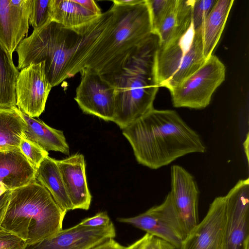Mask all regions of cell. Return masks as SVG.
<instances>
[{"label": "cell", "instance_id": "cell-26", "mask_svg": "<svg viewBox=\"0 0 249 249\" xmlns=\"http://www.w3.org/2000/svg\"><path fill=\"white\" fill-rule=\"evenodd\" d=\"M173 1V0H146L149 10L152 34L156 35Z\"/></svg>", "mask_w": 249, "mask_h": 249}, {"label": "cell", "instance_id": "cell-28", "mask_svg": "<svg viewBox=\"0 0 249 249\" xmlns=\"http://www.w3.org/2000/svg\"><path fill=\"white\" fill-rule=\"evenodd\" d=\"M125 249H176L168 242L146 233Z\"/></svg>", "mask_w": 249, "mask_h": 249}, {"label": "cell", "instance_id": "cell-11", "mask_svg": "<svg viewBox=\"0 0 249 249\" xmlns=\"http://www.w3.org/2000/svg\"><path fill=\"white\" fill-rule=\"evenodd\" d=\"M44 65V62L31 64L20 70L17 80V107L33 118L44 111L52 88L46 77Z\"/></svg>", "mask_w": 249, "mask_h": 249}, {"label": "cell", "instance_id": "cell-14", "mask_svg": "<svg viewBox=\"0 0 249 249\" xmlns=\"http://www.w3.org/2000/svg\"><path fill=\"white\" fill-rule=\"evenodd\" d=\"M171 180V190L169 193L188 234L199 222V189L194 177L180 165L172 166Z\"/></svg>", "mask_w": 249, "mask_h": 249}, {"label": "cell", "instance_id": "cell-31", "mask_svg": "<svg viewBox=\"0 0 249 249\" xmlns=\"http://www.w3.org/2000/svg\"><path fill=\"white\" fill-rule=\"evenodd\" d=\"M111 222L106 212H100L92 217L83 219L79 224L86 227L99 228L106 227Z\"/></svg>", "mask_w": 249, "mask_h": 249}, {"label": "cell", "instance_id": "cell-22", "mask_svg": "<svg viewBox=\"0 0 249 249\" xmlns=\"http://www.w3.org/2000/svg\"><path fill=\"white\" fill-rule=\"evenodd\" d=\"M36 178L49 191L62 210L66 213L72 210L56 160L47 156L36 169Z\"/></svg>", "mask_w": 249, "mask_h": 249}, {"label": "cell", "instance_id": "cell-17", "mask_svg": "<svg viewBox=\"0 0 249 249\" xmlns=\"http://www.w3.org/2000/svg\"><path fill=\"white\" fill-rule=\"evenodd\" d=\"M36 169L19 148L0 150V182L11 191L36 180Z\"/></svg>", "mask_w": 249, "mask_h": 249}, {"label": "cell", "instance_id": "cell-19", "mask_svg": "<svg viewBox=\"0 0 249 249\" xmlns=\"http://www.w3.org/2000/svg\"><path fill=\"white\" fill-rule=\"evenodd\" d=\"M194 0H173L156 35L159 48H163L180 35L192 22Z\"/></svg>", "mask_w": 249, "mask_h": 249}, {"label": "cell", "instance_id": "cell-24", "mask_svg": "<svg viewBox=\"0 0 249 249\" xmlns=\"http://www.w3.org/2000/svg\"><path fill=\"white\" fill-rule=\"evenodd\" d=\"M26 127V123L17 111V107H0V148H19Z\"/></svg>", "mask_w": 249, "mask_h": 249}, {"label": "cell", "instance_id": "cell-30", "mask_svg": "<svg viewBox=\"0 0 249 249\" xmlns=\"http://www.w3.org/2000/svg\"><path fill=\"white\" fill-rule=\"evenodd\" d=\"M25 245L20 237L0 227V249H23Z\"/></svg>", "mask_w": 249, "mask_h": 249}, {"label": "cell", "instance_id": "cell-5", "mask_svg": "<svg viewBox=\"0 0 249 249\" xmlns=\"http://www.w3.org/2000/svg\"><path fill=\"white\" fill-rule=\"evenodd\" d=\"M66 213L49 191L36 180L11 191L0 227L30 244L61 230Z\"/></svg>", "mask_w": 249, "mask_h": 249}, {"label": "cell", "instance_id": "cell-15", "mask_svg": "<svg viewBox=\"0 0 249 249\" xmlns=\"http://www.w3.org/2000/svg\"><path fill=\"white\" fill-rule=\"evenodd\" d=\"M33 0H0V43L12 56L29 30Z\"/></svg>", "mask_w": 249, "mask_h": 249}, {"label": "cell", "instance_id": "cell-7", "mask_svg": "<svg viewBox=\"0 0 249 249\" xmlns=\"http://www.w3.org/2000/svg\"><path fill=\"white\" fill-rule=\"evenodd\" d=\"M225 76L224 64L211 55L198 70L170 91L173 106L196 109L206 107Z\"/></svg>", "mask_w": 249, "mask_h": 249}, {"label": "cell", "instance_id": "cell-32", "mask_svg": "<svg viewBox=\"0 0 249 249\" xmlns=\"http://www.w3.org/2000/svg\"><path fill=\"white\" fill-rule=\"evenodd\" d=\"M74 1L86 9L98 16L102 14L100 8L93 0H74Z\"/></svg>", "mask_w": 249, "mask_h": 249}, {"label": "cell", "instance_id": "cell-8", "mask_svg": "<svg viewBox=\"0 0 249 249\" xmlns=\"http://www.w3.org/2000/svg\"><path fill=\"white\" fill-rule=\"evenodd\" d=\"M146 233L161 238L179 249L187 232L173 203L170 193L160 205L153 206L137 216L117 218Z\"/></svg>", "mask_w": 249, "mask_h": 249}, {"label": "cell", "instance_id": "cell-4", "mask_svg": "<svg viewBox=\"0 0 249 249\" xmlns=\"http://www.w3.org/2000/svg\"><path fill=\"white\" fill-rule=\"evenodd\" d=\"M158 49V37L151 34L112 83L115 89L112 122L122 130L154 108L160 88L157 72Z\"/></svg>", "mask_w": 249, "mask_h": 249}, {"label": "cell", "instance_id": "cell-36", "mask_svg": "<svg viewBox=\"0 0 249 249\" xmlns=\"http://www.w3.org/2000/svg\"><path fill=\"white\" fill-rule=\"evenodd\" d=\"M7 191L3 185L0 182V196Z\"/></svg>", "mask_w": 249, "mask_h": 249}, {"label": "cell", "instance_id": "cell-18", "mask_svg": "<svg viewBox=\"0 0 249 249\" xmlns=\"http://www.w3.org/2000/svg\"><path fill=\"white\" fill-rule=\"evenodd\" d=\"M233 2L234 0H216L202 24L196 29L201 36L206 60L220 39Z\"/></svg>", "mask_w": 249, "mask_h": 249}, {"label": "cell", "instance_id": "cell-9", "mask_svg": "<svg viewBox=\"0 0 249 249\" xmlns=\"http://www.w3.org/2000/svg\"><path fill=\"white\" fill-rule=\"evenodd\" d=\"M224 249H249V178L239 180L225 196Z\"/></svg>", "mask_w": 249, "mask_h": 249}, {"label": "cell", "instance_id": "cell-20", "mask_svg": "<svg viewBox=\"0 0 249 249\" xmlns=\"http://www.w3.org/2000/svg\"><path fill=\"white\" fill-rule=\"evenodd\" d=\"M17 111L26 123L24 136L26 138L47 152L54 151L69 155V146L62 131L49 126L39 119L29 116L18 107Z\"/></svg>", "mask_w": 249, "mask_h": 249}, {"label": "cell", "instance_id": "cell-2", "mask_svg": "<svg viewBox=\"0 0 249 249\" xmlns=\"http://www.w3.org/2000/svg\"><path fill=\"white\" fill-rule=\"evenodd\" d=\"M137 162L151 169L206 152L200 136L174 110L153 108L123 129Z\"/></svg>", "mask_w": 249, "mask_h": 249}, {"label": "cell", "instance_id": "cell-3", "mask_svg": "<svg viewBox=\"0 0 249 249\" xmlns=\"http://www.w3.org/2000/svg\"><path fill=\"white\" fill-rule=\"evenodd\" d=\"M112 1L110 23L79 68V72L83 68L90 69L111 84L139 46L152 34L146 0L131 5Z\"/></svg>", "mask_w": 249, "mask_h": 249}, {"label": "cell", "instance_id": "cell-29", "mask_svg": "<svg viewBox=\"0 0 249 249\" xmlns=\"http://www.w3.org/2000/svg\"><path fill=\"white\" fill-rule=\"evenodd\" d=\"M216 0H194L192 11V20L195 29L200 26Z\"/></svg>", "mask_w": 249, "mask_h": 249}, {"label": "cell", "instance_id": "cell-37", "mask_svg": "<svg viewBox=\"0 0 249 249\" xmlns=\"http://www.w3.org/2000/svg\"><path fill=\"white\" fill-rule=\"evenodd\" d=\"M0 150H2L1 148H0Z\"/></svg>", "mask_w": 249, "mask_h": 249}, {"label": "cell", "instance_id": "cell-13", "mask_svg": "<svg viewBox=\"0 0 249 249\" xmlns=\"http://www.w3.org/2000/svg\"><path fill=\"white\" fill-rule=\"evenodd\" d=\"M225 196L215 197L203 219L187 234L179 249H224Z\"/></svg>", "mask_w": 249, "mask_h": 249}, {"label": "cell", "instance_id": "cell-6", "mask_svg": "<svg viewBox=\"0 0 249 249\" xmlns=\"http://www.w3.org/2000/svg\"><path fill=\"white\" fill-rule=\"evenodd\" d=\"M201 36L190 25L157 54V72L160 87L169 91L198 70L206 61Z\"/></svg>", "mask_w": 249, "mask_h": 249}, {"label": "cell", "instance_id": "cell-21", "mask_svg": "<svg viewBox=\"0 0 249 249\" xmlns=\"http://www.w3.org/2000/svg\"><path fill=\"white\" fill-rule=\"evenodd\" d=\"M50 7L52 21L70 29L87 27L100 16L86 9L74 0H50Z\"/></svg>", "mask_w": 249, "mask_h": 249}, {"label": "cell", "instance_id": "cell-33", "mask_svg": "<svg viewBox=\"0 0 249 249\" xmlns=\"http://www.w3.org/2000/svg\"><path fill=\"white\" fill-rule=\"evenodd\" d=\"M90 249H125V247L122 246L113 238L109 239Z\"/></svg>", "mask_w": 249, "mask_h": 249}, {"label": "cell", "instance_id": "cell-10", "mask_svg": "<svg viewBox=\"0 0 249 249\" xmlns=\"http://www.w3.org/2000/svg\"><path fill=\"white\" fill-rule=\"evenodd\" d=\"M81 79L74 98L86 114L106 121H112L115 109V89L97 72L87 68L80 71Z\"/></svg>", "mask_w": 249, "mask_h": 249}, {"label": "cell", "instance_id": "cell-1", "mask_svg": "<svg viewBox=\"0 0 249 249\" xmlns=\"http://www.w3.org/2000/svg\"><path fill=\"white\" fill-rule=\"evenodd\" d=\"M110 8L90 25L78 30L64 27L51 21L34 30L19 43L17 69L44 62L46 77L52 87L79 72L82 62L99 39L110 23Z\"/></svg>", "mask_w": 249, "mask_h": 249}, {"label": "cell", "instance_id": "cell-23", "mask_svg": "<svg viewBox=\"0 0 249 249\" xmlns=\"http://www.w3.org/2000/svg\"><path fill=\"white\" fill-rule=\"evenodd\" d=\"M19 71L12 56L0 43V107L12 108L16 106V86Z\"/></svg>", "mask_w": 249, "mask_h": 249}, {"label": "cell", "instance_id": "cell-35", "mask_svg": "<svg viewBox=\"0 0 249 249\" xmlns=\"http://www.w3.org/2000/svg\"><path fill=\"white\" fill-rule=\"evenodd\" d=\"M142 0H114V1L119 4L131 5L139 3L142 1Z\"/></svg>", "mask_w": 249, "mask_h": 249}, {"label": "cell", "instance_id": "cell-34", "mask_svg": "<svg viewBox=\"0 0 249 249\" xmlns=\"http://www.w3.org/2000/svg\"><path fill=\"white\" fill-rule=\"evenodd\" d=\"M10 194L11 191L7 190L4 194L0 196V224L4 217L8 206Z\"/></svg>", "mask_w": 249, "mask_h": 249}, {"label": "cell", "instance_id": "cell-25", "mask_svg": "<svg viewBox=\"0 0 249 249\" xmlns=\"http://www.w3.org/2000/svg\"><path fill=\"white\" fill-rule=\"evenodd\" d=\"M50 0H33L29 23L36 30L52 21Z\"/></svg>", "mask_w": 249, "mask_h": 249}, {"label": "cell", "instance_id": "cell-12", "mask_svg": "<svg viewBox=\"0 0 249 249\" xmlns=\"http://www.w3.org/2000/svg\"><path fill=\"white\" fill-rule=\"evenodd\" d=\"M115 236L116 230L112 222L99 228L78 224L39 241L26 244L23 249H90Z\"/></svg>", "mask_w": 249, "mask_h": 249}, {"label": "cell", "instance_id": "cell-16", "mask_svg": "<svg viewBox=\"0 0 249 249\" xmlns=\"http://www.w3.org/2000/svg\"><path fill=\"white\" fill-rule=\"evenodd\" d=\"M56 162L61 172L72 210H89L92 196L87 184L84 156L76 154L65 159L56 160Z\"/></svg>", "mask_w": 249, "mask_h": 249}, {"label": "cell", "instance_id": "cell-27", "mask_svg": "<svg viewBox=\"0 0 249 249\" xmlns=\"http://www.w3.org/2000/svg\"><path fill=\"white\" fill-rule=\"evenodd\" d=\"M19 148L36 169L39 166L43 160L49 156L48 152L24 136L20 140Z\"/></svg>", "mask_w": 249, "mask_h": 249}]
</instances>
